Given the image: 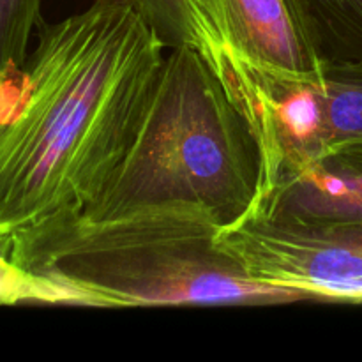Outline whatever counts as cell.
<instances>
[{"label":"cell","mask_w":362,"mask_h":362,"mask_svg":"<svg viewBox=\"0 0 362 362\" xmlns=\"http://www.w3.org/2000/svg\"><path fill=\"white\" fill-rule=\"evenodd\" d=\"M59 304V288L45 276L18 269L0 255V304Z\"/></svg>","instance_id":"11"},{"label":"cell","mask_w":362,"mask_h":362,"mask_svg":"<svg viewBox=\"0 0 362 362\" xmlns=\"http://www.w3.org/2000/svg\"><path fill=\"white\" fill-rule=\"evenodd\" d=\"M35 34L23 66L0 78V255L21 271L99 200L170 49L122 0Z\"/></svg>","instance_id":"1"},{"label":"cell","mask_w":362,"mask_h":362,"mask_svg":"<svg viewBox=\"0 0 362 362\" xmlns=\"http://www.w3.org/2000/svg\"><path fill=\"white\" fill-rule=\"evenodd\" d=\"M133 7L168 48L189 45L202 53L205 42L204 0H122Z\"/></svg>","instance_id":"9"},{"label":"cell","mask_w":362,"mask_h":362,"mask_svg":"<svg viewBox=\"0 0 362 362\" xmlns=\"http://www.w3.org/2000/svg\"><path fill=\"white\" fill-rule=\"evenodd\" d=\"M207 60L223 87L247 76H308L324 59L304 0H204Z\"/></svg>","instance_id":"6"},{"label":"cell","mask_w":362,"mask_h":362,"mask_svg":"<svg viewBox=\"0 0 362 362\" xmlns=\"http://www.w3.org/2000/svg\"><path fill=\"white\" fill-rule=\"evenodd\" d=\"M258 184L260 148L250 124L202 53L175 46L129 151L78 223L147 205L198 204L226 225L247 211Z\"/></svg>","instance_id":"3"},{"label":"cell","mask_w":362,"mask_h":362,"mask_svg":"<svg viewBox=\"0 0 362 362\" xmlns=\"http://www.w3.org/2000/svg\"><path fill=\"white\" fill-rule=\"evenodd\" d=\"M255 202L293 214L362 219V138L336 145L258 189Z\"/></svg>","instance_id":"7"},{"label":"cell","mask_w":362,"mask_h":362,"mask_svg":"<svg viewBox=\"0 0 362 362\" xmlns=\"http://www.w3.org/2000/svg\"><path fill=\"white\" fill-rule=\"evenodd\" d=\"M214 244L247 278L313 300H362V219L303 216L251 202Z\"/></svg>","instance_id":"4"},{"label":"cell","mask_w":362,"mask_h":362,"mask_svg":"<svg viewBox=\"0 0 362 362\" xmlns=\"http://www.w3.org/2000/svg\"><path fill=\"white\" fill-rule=\"evenodd\" d=\"M324 60L362 64V0H304Z\"/></svg>","instance_id":"8"},{"label":"cell","mask_w":362,"mask_h":362,"mask_svg":"<svg viewBox=\"0 0 362 362\" xmlns=\"http://www.w3.org/2000/svg\"><path fill=\"white\" fill-rule=\"evenodd\" d=\"M221 225L198 204L147 205L76 223L41 247L27 272L64 290L67 306L285 304L300 290L247 278L214 244Z\"/></svg>","instance_id":"2"},{"label":"cell","mask_w":362,"mask_h":362,"mask_svg":"<svg viewBox=\"0 0 362 362\" xmlns=\"http://www.w3.org/2000/svg\"><path fill=\"white\" fill-rule=\"evenodd\" d=\"M262 175L276 180L362 138V64L324 60L315 73L264 80L250 103Z\"/></svg>","instance_id":"5"},{"label":"cell","mask_w":362,"mask_h":362,"mask_svg":"<svg viewBox=\"0 0 362 362\" xmlns=\"http://www.w3.org/2000/svg\"><path fill=\"white\" fill-rule=\"evenodd\" d=\"M41 21V0H0V78L23 66Z\"/></svg>","instance_id":"10"}]
</instances>
